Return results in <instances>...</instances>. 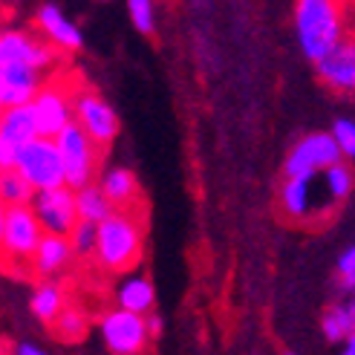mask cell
I'll list each match as a JSON object with an SVG mask.
<instances>
[{
  "instance_id": "6da1fadb",
  "label": "cell",
  "mask_w": 355,
  "mask_h": 355,
  "mask_svg": "<svg viewBox=\"0 0 355 355\" xmlns=\"http://www.w3.org/2000/svg\"><path fill=\"white\" fill-rule=\"evenodd\" d=\"M141 223L133 214V208L128 211H113V214L98 223V240H96V263L110 275H128L136 269L141 260Z\"/></svg>"
},
{
  "instance_id": "7a4b0ae2",
  "label": "cell",
  "mask_w": 355,
  "mask_h": 355,
  "mask_svg": "<svg viewBox=\"0 0 355 355\" xmlns=\"http://www.w3.org/2000/svg\"><path fill=\"white\" fill-rule=\"evenodd\" d=\"M295 29L304 55L315 64L341 44V12L338 0H297Z\"/></svg>"
},
{
  "instance_id": "3957f363",
  "label": "cell",
  "mask_w": 355,
  "mask_h": 355,
  "mask_svg": "<svg viewBox=\"0 0 355 355\" xmlns=\"http://www.w3.org/2000/svg\"><path fill=\"white\" fill-rule=\"evenodd\" d=\"M15 171L24 176V180L32 185V191H55L67 185V176H64V162H61V153L55 148V139H32L29 145L21 148L17 153V162Z\"/></svg>"
},
{
  "instance_id": "277c9868",
  "label": "cell",
  "mask_w": 355,
  "mask_h": 355,
  "mask_svg": "<svg viewBox=\"0 0 355 355\" xmlns=\"http://www.w3.org/2000/svg\"><path fill=\"white\" fill-rule=\"evenodd\" d=\"M55 148H58L61 162H64L67 185L73 191L90 185L96 171L101 168V150L90 141V136H87L76 121H69L55 136Z\"/></svg>"
},
{
  "instance_id": "5b68a950",
  "label": "cell",
  "mask_w": 355,
  "mask_h": 355,
  "mask_svg": "<svg viewBox=\"0 0 355 355\" xmlns=\"http://www.w3.org/2000/svg\"><path fill=\"white\" fill-rule=\"evenodd\" d=\"M73 87L61 84V78L44 81V87L38 90V96L32 98V113H35V124H38V136L44 139H55L73 119V101H76Z\"/></svg>"
},
{
  "instance_id": "8992f818",
  "label": "cell",
  "mask_w": 355,
  "mask_h": 355,
  "mask_svg": "<svg viewBox=\"0 0 355 355\" xmlns=\"http://www.w3.org/2000/svg\"><path fill=\"white\" fill-rule=\"evenodd\" d=\"M73 119L90 136L98 150H107L119 136V116L96 90H78L73 101Z\"/></svg>"
},
{
  "instance_id": "52a82bcc",
  "label": "cell",
  "mask_w": 355,
  "mask_h": 355,
  "mask_svg": "<svg viewBox=\"0 0 355 355\" xmlns=\"http://www.w3.org/2000/svg\"><path fill=\"white\" fill-rule=\"evenodd\" d=\"M98 329L113 355H141L150 344L145 318L124 309H110L107 315H101Z\"/></svg>"
},
{
  "instance_id": "ba28073f",
  "label": "cell",
  "mask_w": 355,
  "mask_h": 355,
  "mask_svg": "<svg viewBox=\"0 0 355 355\" xmlns=\"http://www.w3.org/2000/svg\"><path fill=\"white\" fill-rule=\"evenodd\" d=\"M344 162V156L335 145V139L329 133H309L297 141L286 156V180L289 176H309V173H321L332 165Z\"/></svg>"
},
{
  "instance_id": "9c48e42d",
  "label": "cell",
  "mask_w": 355,
  "mask_h": 355,
  "mask_svg": "<svg viewBox=\"0 0 355 355\" xmlns=\"http://www.w3.org/2000/svg\"><path fill=\"white\" fill-rule=\"evenodd\" d=\"M32 211L38 217L44 234H55V237H69V232L78 223V211H76V191L64 185L55 191H38L32 197Z\"/></svg>"
},
{
  "instance_id": "30bf717a",
  "label": "cell",
  "mask_w": 355,
  "mask_h": 355,
  "mask_svg": "<svg viewBox=\"0 0 355 355\" xmlns=\"http://www.w3.org/2000/svg\"><path fill=\"white\" fill-rule=\"evenodd\" d=\"M44 237V228L35 217L32 205H9L3 223V254L12 260H29Z\"/></svg>"
},
{
  "instance_id": "8fae6325",
  "label": "cell",
  "mask_w": 355,
  "mask_h": 355,
  "mask_svg": "<svg viewBox=\"0 0 355 355\" xmlns=\"http://www.w3.org/2000/svg\"><path fill=\"white\" fill-rule=\"evenodd\" d=\"M55 61V52L49 44L32 38V35L21 29H6L0 32V67H12V64H29L38 73H44L46 67Z\"/></svg>"
},
{
  "instance_id": "7c38bea8",
  "label": "cell",
  "mask_w": 355,
  "mask_h": 355,
  "mask_svg": "<svg viewBox=\"0 0 355 355\" xmlns=\"http://www.w3.org/2000/svg\"><path fill=\"white\" fill-rule=\"evenodd\" d=\"M41 87H44V76L29 64L0 67V98H3V107L32 104Z\"/></svg>"
},
{
  "instance_id": "4fadbf2b",
  "label": "cell",
  "mask_w": 355,
  "mask_h": 355,
  "mask_svg": "<svg viewBox=\"0 0 355 355\" xmlns=\"http://www.w3.org/2000/svg\"><path fill=\"white\" fill-rule=\"evenodd\" d=\"M318 76L332 90L355 93V41H341L329 55L318 61Z\"/></svg>"
},
{
  "instance_id": "5bb4252c",
  "label": "cell",
  "mask_w": 355,
  "mask_h": 355,
  "mask_svg": "<svg viewBox=\"0 0 355 355\" xmlns=\"http://www.w3.org/2000/svg\"><path fill=\"white\" fill-rule=\"evenodd\" d=\"M76 260L73 245L67 237H55V234H44L38 248L32 254V272L41 280H52L55 275H61L69 263Z\"/></svg>"
},
{
  "instance_id": "9a60e30c",
  "label": "cell",
  "mask_w": 355,
  "mask_h": 355,
  "mask_svg": "<svg viewBox=\"0 0 355 355\" xmlns=\"http://www.w3.org/2000/svg\"><path fill=\"white\" fill-rule=\"evenodd\" d=\"M35 24H38V29L46 35L52 44L61 46V49H67V52H76V49H81V44H84L81 29H78L73 21H69V17H67L55 3H44V6L38 9V15H35Z\"/></svg>"
},
{
  "instance_id": "2e32d148",
  "label": "cell",
  "mask_w": 355,
  "mask_h": 355,
  "mask_svg": "<svg viewBox=\"0 0 355 355\" xmlns=\"http://www.w3.org/2000/svg\"><path fill=\"white\" fill-rule=\"evenodd\" d=\"M156 304V292H153V283L148 275H124L116 286V309L124 312H133L145 318L148 312H153Z\"/></svg>"
},
{
  "instance_id": "e0dca14e",
  "label": "cell",
  "mask_w": 355,
  "mask_h": 355,
  "mask_svg": "<svg viewBox=\"0 0 355 355\" xmlns=\"http://www.w3.org/2000/svg\"><path fill=\"white\" fill-rule=\"evenodd\" d=\"M315 182H318V173H309V176H289L283 182V191H280V205L286 211L289 217H309L312 211L318 208V200H315Z\"/></svg>"
},
{
  "instance_id": "ac0fdd59",
  "label": "cell",
  "mask_w": 355,
  "mask_h": 355,
  "mask_svg": "<svg viewBox=\"0 0 355 355\" xmlns=\"http://www.w3.org/2000/svg\"><path fill=\"white\" fill-rule=\"evenodd\" d=\"M0 139H3L6 145L17 148V150H21L24 145H29L32 139H38V124H35L32 104L3 110V116H0Z\"/></svg>"
},
{
  "instance_id": "d6986e66",
  "label": "cell",
  "mask_w": 355,
  "mask_h": 355,
  "mask_svg": "<svg viewBox=\"0 0 355 355\" xmlns=\"http://www.w3.org/2000/svg\"><path fill=\"white\" fill-rule=\"evenodd\" d=\"M101 193L110 200V205L116 211H128L136 205L139 200V185H136V176L128 168H110L101 173V182H98Z\"/></svg>"
},
{
  "instance_id": "ffe728a7",
  "label": "cell",
  "mask_w": 355,
  "mask_h": 355,
  "mask_svg": "<svg viewBox=\"0 0 355 355\" xmlns=\"http://www.w3.org/2000/svg\"><path fill=\"white\" fill-rule=\"evenodd\" d=\"M64 289L58 286V283H52V280H41L38 286H35L32 292V300H29V309L32 315L38 318L41 324H52L55 318L61 315L64 309Z\"/></svg>"
},
{
  "instance_id": "44dd1931",
  "label": "cell",
  "mask_w": 355,
  "mask_h": 355,
  "mask_svg": "<svg viewBox=\"0 0 355 355\" xmlns=\"http://www.w3.org/2000/svg\"><path fill=\"white\" fill-rule=\"evenodd\" d=\"M76 211H78V220H84V223H104L110 214H113V205H110V200L101 193V188L98 185H84V188H78L76 191Z\"/></svg>"
},
{
  "instance_id": "7402d4cb",
  "label": "cell",
  "mask_w": 355,
  "mask_h": 355,
  "mask_svg": "<svg viewBox=\"0 0 355 355\" xmlns=\"http://www.w3.org/2000/svg\"><path fill=\"white\" fill-rule=\"evenodd\" d=\"M324 335L329 341H347L349 335H355V297H349L347 304H335L327 309Z\"/></svg>"
},
{
  "instance_id": "603a6c76",
  "label": "cell",
  "mask_w": 355,
  "mask_h": 355,
  "mask_svg": "<svg viewBox=\"0 0 355 355\" xmlns=\"http://www.w3.org/2000/svg\"><path fill=\"white\" fill-rule=\"evenodd\" d=\"M49 327H52V335H55L58 341L76 344V341H81L87 335V315L78 306H64L61 315Z\"/></svg>"
},
{
  "instance_id": "cb8c5ba5",
  "label": "cell",
  "mask_w": 355,
  "mask_h": 355,
  "mask_svg": "<svg viewBox=\"0 0 355 355\" xmlns=\"http://www.w3.org/2000/svg\"><path fill=\"white\" fill-rule=\"evenodd\" d=\"M35 191L15 168L0 171V200L6 205H32Z\"/></svg>"
},
{
  "instance_id": "d4e9b609",
  "label": "cell",
  "mask_w": 355,
  "mask_h": 355,
  "mask_svg": "<svg viewBox=\"0 0 355 355\" xmlns=\"http://www.w3.org/2000/svg\"><path fill=\"white\" fill-rule=\"evenodd\" d=\"M321 182H324V188H327L329 202H344V200L349 197L355 180H352V171H349L344 162H338V165L321 171Z\"/></svg>"
},
{
  "instance_id": "484cf974",
  "label": "cell",
  "mask_w": 355,
  "mask_h": 355,
  "mask_svg": "<svg viewBox=\"0 0 355 355\" xmlns=\"http://www.w3.org/2000/svg\"><path fill=\"white\" fill-rule=\"evenodd\" d=\"M67 240H69V245H73V254H76V257H96L98 225H96V223H84V220H78Z\"/></svg>"
},
{
  "instance_id": "4316f807",
  "label": "cell",
  "mask_w": 355,
  "mask_h": 355,
  "mask_svg": "<svg viewBox=\"0 0 355 355\" xmlns=\"http://www.w3.org/2000/svg\"><path fill=\"white\" fill-rule=\"evenodd\" d=\"M130 21L141 35H153L156 21H153V0H128Z\"/></svg>"
},
{
  "instance_id": "83f0119b",
  "label": "cell",
  "mask_w": 355,
  "mask_h": 355,
  "mask_svg": "<svg viewBox=\"0 0 355 355\" xmlns=\"http://www.w3.org/2000/svg\"><path fill=\"white\" fill-rule=\"evenodd\" d=\"M329 136L335 139V145H338L341 156L355 159V121H349V119H338V121L332 124V133H329Z\"/></svg>"
},
{
  "instance_id": "f1b7e54d",
  "label": "cell",
  "mask_w": 355,
  "mask_h": 355,
  "mask_svg": "<svg viewBox=\"0 0 355 355\" xmlns=\"http://www.w3.org/2000/svg\"><path fill=\"white\" fill-rule=\"evenodd\" d=\"M338 277H341V286L347 292L355 289V245H349L347 252L338 257Z\"/></svg>"
},
{
  "instance_id": "f546056e",
  "label": "cell",
  "mask_w": 355,
  "mask_h": 355,
  "mask_svg": "<svg viewBox=\"0 0 355 355\" xmlns=\"http://www.w3.org/2000/svg\"><path fill=\"white\" fill-rule=\"evenodd\" d=\"M145 327H148V335H150V341H156L159 338V335H162V318H159L156 312H148L145 315Z\"/></svg>"
},
{
  "instance_id": "4dcf8cb0",
  "label": "cell",
  "mask_w": 355,
  "mask_h": 355,
  "mask_svg": "<svg viewBox=\"0 0 355 355\" xmlns=\"http://www.w3.org/2000/svg\"><path fill=\"white\" fill-rule=\"evenodd\" d=\"M15 355H46L41 347H35V344H17Z\"/></svg>"
},
{
  "instance_id": "1f68e13d",
  "label": "cell",
  "mask_w": 355,
  "mask_h": 355,
  "mask_svg": "<svg viewBox=\"0 0 355 355\" xmlns=\"http://www.w3.org/2000/svg\"><path fill=\"white\" fill-rule=\"evenodd\" d=\"M6 202L0 200V254H3V223H6Z\"/></svg>"
},
{
  "instance_id": "d6a6232c",
  "label": "cell",
  "mask_w": 355,
  "mask_h": 355,
  "mask_svg": "<svg viewBox=\"0 0 355 355\" xmlns=\"http://www.w3.org/2000/svg\"><path fill=\"white\" fill-rule=\"evenodd\" d=\"M341 355H355V335H349V338H347V347H344Z\"/></svg>"
},
{
  "instance_id": "836d02e7",
  "label": "cell",
  "mask_w": 355,
  "mask_h": 355,
  "mask_svg": "<svg viewBox=\"0 0 355 355\" xmlns=\"http://www.w3.org/2000/svg\"><path fill=\"white\" fill-rule=\"evenodd\" d=\"M3 110H6V107H3V98H0V116H3Z\"/></svg>"
},
{
  "instance_id": "e575fe53",
  "label": "cell",
  "mask_w": 355,
  "mask_h": 355,
  "mask_svg": "<svg viewBox=\"0 0 355 355\" xmlns=\"http://www.w3.org/2000/svg\"><path fill=\"white\" fill-rule=\"evenodd\" d=\"M283 355H295V352H283Z\"/></svg>"
}]
</instances>
